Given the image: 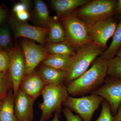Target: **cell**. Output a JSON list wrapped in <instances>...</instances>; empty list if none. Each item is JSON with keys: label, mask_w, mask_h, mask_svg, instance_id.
Segmentation results:
<instances>
[{"label": "cell", "mask_w": 121, "mask_h": 121, "mask_svg": "<svg viewBox=\"0 0 121 121\" xmlns=\"http://www.w3.org/2000/svg\"><path fill=\"white\" fill-rule=\"evenodd\" d=\"M108 62L101 56L95 59L86 71L66 86L69 95L73 97L91 94L99 88L107 76Z\"/></svg>", "instance_id": "cell-1"}, {"label": "cell", "mask_w": 121, "mask_h": 121, "mask_svg": "<svg viewBox=\"0 0 121 121\" xmlns=\"http://www.w3.org/2000/svg\"><path fill=\"white\" fill-rule=\"evenodd\" d=\"M81 7L75 10V15L89 27L115 15L116 0H90Z\"/></svg>", "instance_id": "cell-2"}, {"label": "cell", "mask_w": 121, "mask_h": 121, "mask_svg": "<svg viewBox=\"0 0 121 121\" xmlns=\"http://www.w3.org/2000/svg\"><path fill=\"white\" fill-rule=\"evenodd\" d=\"M104 51L94 43L83 46L76 51L66 71L65 83L67 85L84 73L94 60L101 56Z\"/></svg>", "instance_id": "cell-3"}, {"label": "cell", "mask_w": 121, "mask_h": 121, "mask_svg": "<svg viewBox=\"0 0 121 121\" xmlns=\"http://www.w3.org/2000/svg\"><path fill=\"white\" fill-rule=\"evenodd\" d=\"M75 10L60 17L59 19L65 30L66 41L76 51L93 42L89 37L88 27L76 16Z\"/></svg>", "instance_id": "cell-4"}, {"label": "cell", "mask_w": 121, "mask_h": 121, "mask_svg": "<svg viewBox=\"0 0 121 121\" xmlns=\"http://www.w3.org/2000/svg\"><path fill=\"white\" fill-rule=\"evenodd\" d=\"M43 102L40 105L42 114L39 121H45L54 112L60 113L62 105L69 96L66 86L64 84H47L42 94Z\"/></svg>", "instance_id": "cell-5"}, {"label": "cell", "mask_w": 121, "mask_h": 121, "mask_svg": "<svg viewBox=\"0 0 121 121\" xmlns=\"http://www.w3.org/2000/svg\"><path fill=\"white\" fill-rule=\"evenodd\" d=\"M104 99L94 94L80 98L69 96L63 104L78 114L82 121H91L94 113Z\"/></svg>", "instance_id": "cell-6"}, {"label": "cell", "mask_w": 121, "mask_h": 121, "mask_svg": "<svg viewBox=\"0 0 121 121\" xmlns=\"http://www.w3.org/2000/svg\"><path fill=\"white\" fill-rule=\"evenodd\" d=\"M91 94L99 95L108 102L114 117L121 104V80L107 76L101 86Z\"/></svg>", "instance_id": "cell-7"}, {"label": "cell", "mask_w": 121, "mask_h": 121, "mask_svg": "<svg viewBox=\"0 0 121 121\" xmlns=\"http://www.w3.org/2000/svg\"><path fill=\"white\" fill-rule=\"evenodd\" d=\"M117 24V21L112 17L88 27L91 40L105 51L108 48L107 41L112 37Z\"/></svg>", "instance_id": "cell-8"}, {"label": "cell", "mask_w": 121, "mask_h": 121, "mask_svg": "<svg viewBox=\"0 0 121 121\" xmlns=\"http://www.w3.org/2000/svg\"><path fill=\"white\" fill-rule=\"evenodd\" d=\"M23 52L19 48H15L8 53L9 58V75L12 84L14 97L17 94L21 83L25 76L26 66Z\"/></svg>", "instance_id": "cell-9"}, {"label": "cell", "mask_w": 121, "mask_h": 121, "mask_svg": "<svg viewBox=\"0 0 121 121\" xmlns=\"http://www.w3.org/2000/svg\"><path fill=\"white\" fill-rule=\"evenodd\" d=\"M21 45L25 59L26 76L33 73L39 64L50 55L45 48L30 40L22 41Z\"/></svg>", "instance_id": "cell-10"}, {"label": "cell", "mask_w": 121, "mask_h": 121, "mask_svg": "<svg viewBox=\"0 0 121 121\" xmlns=\"http://www.w3.org/2000/svg\"><path fill=\"white\" fill-rule=\"evenodd\" d=\"M12 23L16 38L25 37L37 41L41 45L44 44L45 37L49 32L48 28L32 26L19 20Z\"/></svg>", "instance_id": "cell-11"}, {"label": "cell", "mask_w": 121, "mask_h": 121, "mask_svg": "<svg viewBox=\"0 0 121 121\" xmlns=\"http://www.w3.org/2000/svg\"><path fill=\"white\" fill-rule=\"evenodd\" d=\"M14 97V111L18 121H32L35 101L20 89Z\"/></svg>", "instance_id": "cell-12"}, {"label": "cell", "mask_w": 121, "mask_h": 121, "mask_svg": "<svg viewBox=\"0 0 121 121\" xmlns=\"http://www.w3.org/2000/svg\"><path fill=\"white\" fill-rule=\"evenodd\" d=\"M46 85L39 74L33 72L24 77L20 89L35 101L42 94Z\"/></svg>", "instance_id": "cell-13"}, {"label": "cell", "mask_w": 121, "mask_h": 121, "mask_svg": "<svg viewBox=\"0 0 121 121\" xmlns=\"http://www.w3.org/2000/svg\"><path fill=\"white\" fill-rule=\"evenodd\" d=\"M39 74L46 84L60 85L65 83L66 72L54 68L43 65Z\"/></svg>", "instance_id": "cell-14"}, {"label": "cell", "mask_w": 121, "mask_h": 121, "mask_svg": "<svg viewBox=\"0 0 121 121\" xmlns=\"http://www.w3.org/2000/svg\"><path fill=\"white\" fill-rule=\"evenodd\" d=\"M90 0H54L52 4L59 17L75 10L90 1Z\"/></svg>", "instance_id": "cell-15"}, {"label": "cell", "mask_w": 121, "mask_h": 121, "mask_svg": "<svg viewBox=\"0 0 121 121\" xmlns=\"http://www.w3.org/2000/svg\"><path fill=\"white\" fill-rule=\"evenodd\" d=\"M14 96L11 89L9 91L0 111V121H19L14 111Z\"/></svg>", "instance_id": "cell-16"}, {"label": "cell", "mask_w": 121, "mask_h": 121, "mask_svg": "<svg viewBox=\"0 0 121 121\" xmlns=\"http://www.w3.org/2000/svg\"><path fill=\"white\" fill-rule=\"evenodd\" d=\"M73 56L65 55H50L43 60V65L66 72L71 65Z\"/></svg>", "instance_id": "cell-17"}, {"label": "cell", "mask_w": 121, "mask_h": 121, "mask_svg": "<svg viewBox=\"0 0 121 121\" xmlns=\"http://www.w3.org/2000/svg\"><path fill=\"white\" fill-rule=\"evenodd\" d=\"M121 46V21L117 25L110 45L100 56L108 60L114 58Z\"/></svg>", "instance_id": "cell-18"}, {"label": "cell", "mask_w": 121, "mask_h": 121, "mask_svg": "<svg viewBox=\"0 0 121 121\" xmlns=\"http://www.w3.org/2000/svg\"><path fill=\"white\" fill-rule=\"evenodd\" d=\"M44 48L48 54L50 55L73 56L76 52L66 41L59 43H50Z\"/></svg>", "instance_id": "cell-19"}, {"label": "cell", "mask_w": 121, "mask_h": 121, "mask_svg": "<svg viewBox=\"0 0 121 121\" xmlns=\"http://www.w3.org/2000/svg\"><path fill=\"white\" fill-rule=\"evenodd\" d=\"M50 43H57L66 41V36L63 27L56 20L51 19L48 25Z\"/></svg>", "instance_id": "cell-20"}, {"label": "cell", "mask_w": 121, "mask_h": 121, "mask_svg": "<svg viewBox=\"0 0 121 121\" xmlns=\"http://www.w3.org/2000/svg\"><path fill=\"white\" fill-rule=\"evenodd\" d=\"M35 11L37 19L40 23L45 28H48V25L51 18L49 16L47 5L40 0L35 1Z\"/></svg>", "instance_id": "cell-21"}, {"label": "cell", "mask_w": 121, "mask_h": 121, "mask_svg": "<svg viewBox=\"0 0 121 121\" xmlns=\"http://www.w3.org/2000/svg\"><path fill=\"white\" fill-rule=\"evenodd\" d=\"M107 76L121 80V58L115 56L108 60Z\"/></svg>", "instance_id": "cell-22"}, {"label": "cell", "mask_w": 121, "mask_h": 121, "mask_svg": "<svg viewBox=\"0 0 121 121\" xmlns=\"http://www.w3.org/2000/svg\"><path fill=\"white\" fill-rule=\"evenodd\" d=\"M12 88V84L9 76H8L6 72H0V99L4 100L9 91Z\"/></svg>", "instance_id": "cell-23"}, {"label": "cell", "mask_w": 121, "mask_h": 121, "mask_svg": "<svg viewBox=\"0 0 121 121\" xmlns=\"http://www.w3.org/2000/svg\"><path fill=\"white\" fill-rule=\"evenodd\" d=\"M101 112L95 121H113V116L109 104L105 99L102 102Z\"/></svg>", "instance_id": "cell-24"}, {"label": "cell", "mask_w": 121, "mask_h": 121, "mask_svg": "<svg viewBox=\"0 0 121 121\" xmlns=\"http://www.w3.org/2000/svg\"><path fill=\"white\" fill-rule=\"evenodd\" d=\"M11 43L9 31L6 27H3L0 29V48H7L10 45Z\"/></svg>", "instance_id": "cell-25"}, {"label": "cell", "mask_w": 121, "mask_h": 121, "mask_svg": "<svg viewBox=\"0 0 121 121\" xmlns=\"http://www.w3.org/2000/svg\"><path fill=\"white\" fill-rule=\"evenodd\" d=\"M9 53L0 51V72L5 73L9 69Z\"/></svg>", "instance_id": "cell-26"}, {"label": "cell", "mask_w": 121, "mask_h": 121, "mask_svg": "<svg viewBox=\"0 0 121 121\" xmlns=\"http://www.w3.org/2000/svg\"><path fill=\"white\" fill-rule=\"evenodd\" d=\"M29 1L22 0L21 2L16 4L13 7V12L16 13L20 12L27 11L29 7Z\"/></svg>", "instance_id": "cell-27"}, {"label": "cell", "mask_w": 121, "mask_h": 121, "mask_svg": "<svg viewBox=\"0 0 121 121\" xmlns=\"http://www.w3.org/2000/svg\"><path fill=\"white\" fill-rule=\"evenodd\" d=\"M63 112L67 121H82L79 116L74 114L72 111L67 107L63 109Z\"/></svg>", "instance_id": "cell-28"}, {"label": "cell", "mask_w": 121, "mask_h": 121, "mask_svg": "<svg viewBox=\"0 0 121 121\" xmlns=\"http://www.w3.org/2000/svg\"><path fill=\"white\" fill-rule=\"evenodd\" d=\"M19 20L25 22L29 17V14L27 11H23L16 13Z\"/></svg>", "instance_id": "cell-29"}, {"label": "cell", "mask_w": 121, "mask_h": 121, "mask_svg": "<svg viewBox=\"0 0 121 121\" xmlns=\"http://www.w3.org/2000/svg\"><path fill=\"white\" fill-rule=\"evenodd\" d=\"M115 16L121 21V0H116V8Z\"/></svg>", "instance_id": "cell-30"}, {"label": "cell", "mask_w": 121, "mask_h": 121, "mask_svg": "<svg viewBox=\"0 0 121 121\" xmlns=\"http://www.w3.org/2000/svg\"><path fill=\"white\" fill-rule=\"evenodd\" d=\"M113 121H121V104L118 109L117 113L113 117Z\"/></svg>", "instance_id": "cell-31"}, {"label": "cell", "mask_w": 121, "mask_h": 121, "mask_svg": "<svg viewBox=\"0 0 121 121\" xmlns=\"http://www.w3.org/2000/svg\"><path fill=\"white\" fill-rule=\"evenodd\" d=\"M6 15V12L4 9H0V23L4 20Z\"/></svg>", "instance_id": "cell-32"}, {"label": "cell", "mask_w": 121, "mask_h": 121, "mask_svg": "<svg viewBox=\"0 0 121 121\" xmlns=\"http://www.w3.org/2000/svg\"><path fill=\"white\" fill-rule=\"evenodd\" d=\"M60 114V113L56 112L53 119L52 121H60L59 119Z\"/></svg>", "instance_id": "cell-33"}, {"label": "cell", "mask_w": 121, "mask_h": 121, "mask_svg": "<svg viewBox=\"0 0 121 121\" xmlns=\"http://www.w3.org/2000/svg\"><path fill=\"white\" fill-rule=\"evenodd\" d=\"M116 56L119 57V58H121V46L120 48H119V50L117 52Z\"/></svg>", "instance_id": "cell-34"}, {"label": "cell", "mask_w": 121, "mask_h": 121, "mask_svg": "<svg viewBox=\"0 0 121 121\" xmlns=\"http://www.w3.org/2000/svg\"><path fill=\"white\" fill-rule=\"evenodd\" d=\"M4 100H2V99H0V111L1 109V108H2Z\"/></svg>", "instance_id": "cell-35"}, {"label": "cell", "mask_w": 121, "mask_h": 121, "mask_svg": "<svg viewBox=\"0 0 121 121\" xmlns=\"http://www.w3.org/2000/svg\"></svg>", "instance_id": "cell-36"}]
</instances>
